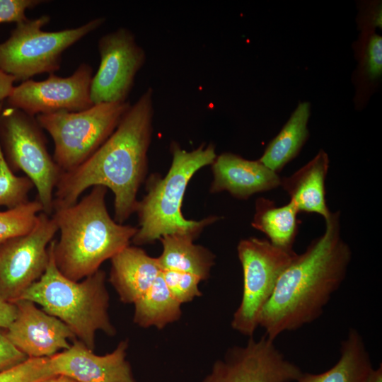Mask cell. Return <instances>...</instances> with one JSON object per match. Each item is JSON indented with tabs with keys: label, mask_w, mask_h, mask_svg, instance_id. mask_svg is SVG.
I'll list each match as a JSON object with an SVG mask.
<instances>
[{
	"label": "cell",
	"mask_w": 382,
	"mask_h": 382,
	"mask_svg": "<svg viewBox=\"0 0 382 382\" xmlns=\"http://www.w3.org/2000/svg\"><path fill=\"white\" fill-rule=\"evenodd\" d=\"M153 96L149 88L91 156L74 169L62 172L54 192L53 211L75 204L87 188L102 185L114 194V219L117 223H124L135 212L137 192L147 172Z\"/></svg>",
	"instance_id": "cell-1"
},
{
	"label": "cell",
	"mask_w": 382,
	"mask_h": 382,
	"mask_svg": "<svg viewBox=\"0 0 382 382\" xmlns=\"http://www.w3.org/2000/svg\"><path fill=\"white\" fill-rule=\"evenodd\" d=\"M325 221L324 233L296 253L260 312L258 325L270 340L320 317L346 277L352 251L341 237L340 212Z\"/></svg>",
	"instance_id": "cell-2"
},
{
	"label": "cell",
	"mask_w": 382,
	"mask_h": 382,
	"mask_svg": "<svg viewBox=\"0 0 382 382\" xmlns=\"http://www.w3.org/2000/svg\"><path fill=\"white\" fill-rule=\"evenodd\" d=\"M108 189L92 187L75 204L52 214L60 236L51 242L54 260L60 272L73 281L95 273L103 262L129 245L137 227L117 223L110 216Z\"/></svg>",
	"instance_id": "cell-3"
},
{
	"label": "cell",
	"mask_w": 382,
	"mask_h": 382,
	"mask_svg": "<svg viewBox=\"0 0 382 382\" xmlns=\"http://www.w3.org/2000/svg\"><path fill=\"white\" fill-rule=\"evenodd\" d=\"M172 163L163 178H149L147 193L137 202V231L132 241L137 245L151 243L170 234H184L195 239L202 230L219 219L209 216L202 220L186 219L181 207L187 186L192 176L202 168L212 165L216 158L215 146L200 145L187 151L179 145H171Z\"/></svg>",
	"instance_id": "cell-4"
},
{
	"label": "cell",
	"mask_w": 382,
	"mask_h": 382,
	"mask_svg": "<svg viewBox=\"0 0 382 382\" xmlns=\"http://www.w3.org/2000/svg\"><path fill=\"white\" fill-rule=\"evenodd\" d=\"M48 249L50 258L45 272L21 299L40 305L46 313L65 323L77 340L93 350L97 331L109 336L116 334L108 313L106 274L98 270L80 281H73L57 267L51 243Z\"/></svg>",
	"instance_id": "cell-5"
},
{
	"label": "cell",
	"mask_w": 382,
	"mask_h": 382,
	"mask_svg": "<svg viewBox=\"0 0 382 382\" xmlns=\"http://www.w3.org/2000/svg\"><path fill=\"white\" fill-rule=\"evenodd\" d=\"M50 21L48 15L16 23L9 37L0 43V69L23 82L40 74H54L61 66L63 52L100 28L104 18L89 21L77 28L57 31L42 28Z\"/></svg>",
	"instance_id": "cell-6"
},
{
	"label": "cell",
	"mask_w": 382,
	"mask_h": 382,
	"mask_svg": "<svg viewBox=\"0 0 382 382\" xmlns=\"http://www.w3.org/2000/svg\"><path fill=\"white\" fill-rule=\"evenodd\" d=\"M131 104H94L80 112L58 111L35 117L54 141L53 158L62 172L80 166L91 156L117 128Z\"/></svg>",
	"instance_id": "cell-7"
},
{
	"label": "cell",
	"mask_w": 382,
	"mask_h": 382,
	"mask_svg": "<svg viewBox=\"0 0 382 382\" xmlns=\"http://www.w3.org/2000/svg\"><path fill=\"white\" fill-rule=\"evenodd\" d=\"M0 145L14 172L22 171L37 190L42 212L52 215L54 192L62 170L47 151L46 139L35 117L7 106L0 112Z\"/></svg>",
	"instance_id": "cell-8"
},
{
	"label": "cell",
	"mask_w": 382,
	"mask_h": 382,
	"mask_svg": "<svg viewBox=\"0 0 382 382\" xmlns=\"http://www.w3.org/2000/svg\"><path fill=\"white\" fill-rule=\"evenodd\" d=\"M237 254L243 271V291L231 325L250 337L259 327L262 309L296 253L276 247L268 240L248 238L238 243Z\"/></svg>",
	"instance_id": "cell-9"
},
{
	"label": "cell",
	"mask_w": 382,
	"mask_h": 382,
	"mask_svg": "<svg viewBox=\"0 0 382 382\" xmlns=\"http://www.w3.org/2000/svg\"><path fill=\"white\" fill-rule=\"evenodd\" d=\"M58 231L52 216L41 212L27 233L0 243V294L14 302L44 274L49 245Z\"/></svg>",
	"instance_id": "cell-10"
},
{
	"label": "cell",
	"mask_w": 382,
	"mask_h": 382,
	"mask_svg": "<svg viewBox=\"0 0 382 382\" xmlns=\"http://www.w3.org/2000/svg\"><path fill=\"white\" fill-rule=\"evenodd\" d=\"M265 335L229 348L202 382H296L301 368L288 360Z\"/></svg>",
	"instance_id": "cell-11"
},
{
	"label": "cell",
	"mask_w": 382,
	"mask_h": 382,
	"mask_svg": "<svg viewBox=\"0 0 382 382\" xmlns=\"http://www.w3.org/2000/svg\"><path fill=\"white\" fill-rule=\"evenodd\" d=\"M98 49L100 62L91 85L93 105L127 101L136 75L146 61L144 49L125 28L102 36Z\"/></svg>",
	"instance_id": "cell-12"
},
{
	"label": "cell",
	"mask_w": 382,
	"mask_h": 382,
	"mask_svg": "<svg viewBox=\"0 0 382 382\" xmlns=\"http://www.w3.org/2000/svg\"><path fill=\"white\" fill-rule=\"evenodd\" d=\"M92 67L81 64L69 76L54 74L42 81L29 79L14 86L6 99L8 106L36 117L58 111L80 112L91 108Z\"/></svg>",
	"instance_id": "cell-13"
},
{
	"label": "cell",
	"mask_w": 382,
	"mask_h": 382,
	"mask_svg": "<svg viewBox=\"0 0 382 382\" xmlns=\"http://www.w3.org/2000/svg\"><path fill=\"white\" fill-rule=\"evenodd\" d=\"M14 303L16 316L6 329V335L28 358L52 357L69 349V340H77L65 323L32 301L19 299Z\"/></svg>",
	"instance_id": "cell-14"
},
{
	"label": "cell",
	"mask_w": 382,
	"mask_h": 382,
	"mask_svg": "<svg viewBox=\"0 0 382 382\" xmlns=\"http://www.w3.org/2000/svg\"><path fill=\"white\" fill-rule=\"evenodd\" d=\"M128 341H120L111 352L98 355L79 340L50 357L56 374L78 382H137L126 359Z\"/></svg>",
	"instance_id": "cell-15"
},
{
	"label": "cell",
	"mask_w": 382,
	"mask_h": 382,
	"mask_svg": "<svg viewBox=\"0 0 382 382\" xmlns=\"http://www.w3.org/2000/svg\"><path fill=\"white\" fill-rule=\"evenodd\" d=\"M212 193L226 191L233 197L246 199L281 185L282 178L259 161L245 159L232 153L217 156L212 164Z\"/></svg>",
	"instance_id": "cell-16"
},
{
	"label": "cell",
	"mask_w": 382,
	"mask_h": 382,
	"mask_svg": "<svg viewBox=\"0 0 382 382\" xmlns=\"http://www.w3.org/2000/svg\"><path fill=\"white\" fill-rule=\"evenodd\" d=\"M110 260L109 282L125 303L138 300L162 271L157 257L136 246H127Z\"/></svg>",
	"instance_id": "cell-17"
},
{
	"label": "cell",
	"mask_w": 382,
	"mask_h": 382,
	"mask_svg": "<svg viewBox=\"0 0 382 382\" xmlns=\"http://www.w3.org/2000/svg\"><path fill=\"white\" fill-rule=\"evenodd\" d=\"M328 168V156L320 150L291 175L282 178L280 185L299 212L318 214L325 220L329 217L331 212L326 204L325 189Z\"/></svg>",
	"instance_id": "cell-18"
},
{
	"label": "cell",
	"mask_w": 382,
	"mask_h": 382,
	"mask_svg": "<svg viewBox=\"0 0 382 382\" xmlns=\"http://www.w3.org/2000/svg\"><path fill=\"white\" fill-rule=\"evenodd\" d=\"M340 353L339 359L330 369L320 374L303 372L296 382H364L373 366L357 329H349L340 344Z\"/></svg>",
	"instance_id": "cell-19"
},
{
	"label": "cell",
	"mask_w": 382,
	"mask_h": 382,
	"mask_svg": "<svg viewBox=\"0 0 382 382\" xmlns=\"http://www.w3.org/2000/svg\"><path fill=\"white\" fill-rule=\"evenodd\" d=\"M162 253L158 260L161 270L190 273L206 280L215 262V255L207 248L195 244L194 238L184 234H170L159 239Z\"/></svg>",
	"instance_id": "cell-20"
},
{
	"label": "cell",
	"mask_w": 382,
	"mask_h": 382,
	"mask_svg": "<svg viewBox=\"0 0 382 382\" xmlns=\"http://www.w3.org/2000/svg\"><path fill=\"white\" fill-rule=\"evenodd\" d=\"M299 210L289 201L284 206H276L274 201L260 197L255 202V214L251 225L265 233L274 246L293 250L298 233Z\"/></svg>",
	"instance_id": "cell-21"
},
{
	"label": "cell",
	"mask_w": 382,
	"mask_h": 382,
	"mask_svg": "<svg viewBox=\"0 0 382 382\" xmlns=\"http://www.w3.org/2000/svg\"><path fill=\"white\" fill-rule=\"evenodd\" d=\"M309 115V103H300L258 161L276 173L281 171L297 156L306 142Z\"/></svg>",
	"instance_id": "cell-22"
},
{
	"label": "cell",
	"mask_w": 382,
	"mask_h": 382,
	"mask_svg": "<svg viewBox=\"0 0 382 382\" xmlns=\"http://www.w3.org/2000/svg\"><path fill=\"white\" fill-rule=\"evenodd\" d=\"M133 321L143 328L163 329L178 321L182 304L171 294L161 274L151 286L134 303Z\"/></svg>",
	"instance_id": "cell-23"
},
{
	"label": "cell",
	"mask_w": 382,
	"mask_h": 382,
	"mask_svg": "<svg viewBox=\"0 0 382 382\" xmlns=\"http://www.w3.org/2000/svg\"><path fill=\"white\" fill-rule=\"evenodd\" d=\"M41 212L42 207L36 199L0 212V243L29 232Z\"/></svg>",
	"instance_id": "cell-24"
},
{
	"label": "cell",
	"mask_w": 382,
	"mask_h": 382,
	"mask_svg": "<svg viewBox=\"0 0 382 382\" xmlns=\"http://www.w3.org/2000/svg\"><path fill=\"white\" fill-rule=\"evenodd\" d=\"M33 187L28 177L18 176L11 170L0 145V207L9 209L28 202L29 192Z\"/></svg>",
	"instance_id": "cell-25"
},
{
	"label": "cell",
	"mask_w": 382,
	"mask_h": 382,
	"mask_svg": "<svg viewBox=\"0 0 382 382\" xmlns=\"http://www.w3.org/2000/svg\"><path fill=\"white\" fill-rule=\"evenodd\" d=\"M54 375L50 358H28L24 362L0 372V382H39Z\"/></svg>",
	"instance_id": "cell-26"
},
{
	"label": "cell",
	"mask_w": 382,
	"mask_h": 382,
	"mask_svg": "<svg viewBox=\"0 0 382 382\" xmlns=\"http://www.w3.org/2000/svg\"><path fill=\"white\" fill-rule=\"evenodd\" d=\"M162 277L173 297L181 304L202 296L199 284L202 279L190 273L162 270Z\"/></svg>",
	"instance_id": "cell-27"
},
{
	"label": "cell",
	"mask_w": 382,
	"mask_h": 382,
	"mask_svg": "<svg viewBox=\"0 0 382 382\" xmlns=\"http://www.w3.org/2000/svg\"><path fill=\"white\" fill-rule=\"evenodd\" d=\"M42 0H0V23H18L28 19L25 13L44 3Z\"/></svg>",
	"instance_id": "cell-28"
},
{
	"label": "cell",
	"mask_w": 382,
	"mask_h": 382,
	"mask_svg": "<svg viewBox=\"0 0 382 382\" xmlns=\"http://www.w3.org/2000/svg\"><path fill=\"white\" fill-rule=\"evenodd\" d=\"M28 359L9 340L6 329L0 328V372L11 369Z\"/></svg>",
	"instance_id": "cell-29"
},
{
	"label": "cell",
	"mask_w": 382,
	"mask_h": 382,
	"mask_svg": "<svg viewBox=\"0 0 382 382\" xmlns=\"http://www.w3.org/2000/svg\"><path fill=\"white\" fill-rule=\"evenodd\" d=\"M366 67L369 75L375 79L382 72V37L371 36L369 41L366 54Z\"/></svg>",
	"instance_id": "cell-30"
},
{
	"label": "cell",
	"mask_w": 382,
	"mask_h": 382,
	"mask_svg": "<svg viewBox=\"0 0 382 382\" xmlns=\"http://www.w3.org/2000/svg\"><path fill=\"white\" fill-rule=\"evenodd\" d=\"M16 313L15 303L6 300L0 294V328L7 329L15 319Z\"/></svg>",
	"instance_id": "cell-31"
},
{
	"label": "cell",
	"mask_w": 382,
	"mask_h": 382,
	"mask_svg": "<svg viewBox=\"0 0 382 382\" xmlns=\"http://www.w3.org/2000/svg\"><path fill=\"white\" fill-rule=\"evenodd\" d=\"M16 79L0 69V101L6 99L11 93Z\"/></svg>",
	"instance_id": "cell-32"
},
{
	"label": "cell",
	"mask_w": 382,
	"mask_h": 382,
	"mask_svg": "<svg viewBox=\"0 0 382 382\" xmlns=\"http://www.w3.org/2000/svg\"><path fill=\"white\" fill-rule=\"evenodd\" d=\"M364 382H382V364L376 369H372Z\"/></svg>",
	"instance_id": "cell-33"
},
{
	"label": "cell",
	"mask_w": 382,
	"mask_h": 382,
	"mask_svg": "<svg viewBox=\"0 0 382 382\" xmlns=\"http://www.w3.org/2000/svg\"><path fill=\"white\" fill-rule=\"evenodd\" d=\"M39 382H78L76 380L62 374H54Z\"/></svg>",
	"instance_id": "cell-34"
},
{
	"label": "cell",
	"mask_w": 382,
	"mask_h": 382,
	"mask_svg": "<svg viewBox=\"0 0 382 382\" xmlns=\"http://www.w3.org/2000/svg\"><path fill=\"white\" fill-rule=\"evenodd\" d=\"M3 107L2 101H0V109Z\"/></svg>",
	"instance_id": "cell-35"
}]
</instances>
